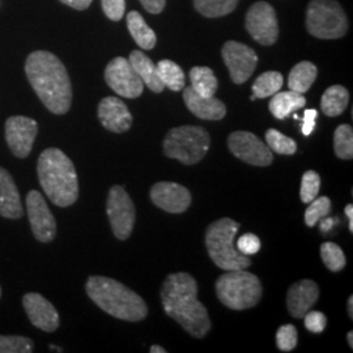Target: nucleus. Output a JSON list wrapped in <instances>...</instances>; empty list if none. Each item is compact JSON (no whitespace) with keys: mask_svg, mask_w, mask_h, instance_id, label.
Masks as SVG:
<instances>
[{"mask_svg":"<svg viewBox=\"0 0 353 353\" xmlns=\"http://www.w3.org/2000/svg\"><path fill=\"white\" fill-rule=\"evenodd\" d=\"M161 301L166 316L173 318L191 336L202 339L212 327L205 306L198 300V283L190 274L176 272L165 279Z\"/></svg>","mask_w":353,"mask_h":353,"instance_id":"obj_1","label":"nucleus"},{"mask_svg":"<svg viewBox=\"0 0 353 353\" xmlns=\"http://www.w3.org/2000/svg\"><path fill=\"white\" fill-rule=\"evenodd\" d=\"M26 74L39 100L57 115L65 114L72 103V85L62 61L49 51H34L26 62Z\"/></svg>","mask_w":353,"mask_h":353,"instance_id":"obj_2","label":"nucleus"},{"mask_svg":"<svg viewBox=\"0 0 353 353\" xmlns=\"http://www.w3.org/2000/svg\"><path fill=\"white\" fill-rule=\"evenodd\" d=\"M39 183L51 202L58 207H70L79 198V181L74 163L63 151L48 148L38 159Z\"/></svg>","mask_w":353,"mask_h":353,"instance_id":"obj_3","label":"nucleus"},{"mask_svg":"<svg viewBox=\"0 0 353 353\" xmlns=\"http://www.w3.org/2000/svg\"><path fill=\"white\" fill-rule=\"evenodd\" d=\"M85 290L105 313L128 322H140L148 314L145 301L122 283L105 276H90Z\"/></svg>","mask_w":353,"mask_h":353,"instance_id":"obj_4","label":"nucleus"},{"mask_svg":"<svg viewBox=\"0 0 353 353\" xmlns=\"http://www.w3.org/2000/svg\"><path fill=\"white\" fill-rule=\"evenodd\" d=\"M240 224L232 219L223 217L212 223L205 233V246L214 265L224 271L246 270L252 265V259L236 248L234 239Z\"/></svg>","mask_w":353,"mask_h":353,"instance_id":"obj_5","label":"nucleus"},{"mask_svg":"<svg viewBox=\"0 0 353 353\" xmlns=\"http://www.w3.org/2000/svg\"><path fill=\"white\" fill-rule=\"evenodd\" d=\"M216 294L229 309L246 310L261 301L263 288L256 275L246 270H234L217 279Z\"/></svg>","mask_w":353,"mask_h":353,"instance_id":"obj_6","label":"nucleus"},{"mask_svg":"<svg viewBox=\"0 0 353 353\" xmlns=\"http://www.w3.org/2000/svg\"><path fill=\"white\" fill-rule=\"evenodd\" d=\"M211 147L210 134L199 126H181L172 128L165 137L166 157L185 165L201 163Z\"/></svg>","mask_w":353,"mask_h":353,"instance_id":"obj_7","label":"nucleus"},{"mask_svg":"<svg viewBox=\"0 0 353 353\" xmlns=\"http://www.w3.org/2000/svg\"><path fill=\"white\" fill-rule=\"evenodd\" d=\"M307 32L321 39H336L345 36L348 20L336 0H312L306 12Z\"/></svg>","mask_w":353,"mask_h":353,"instance_id":"obj_8","label":"nucleus"},{"mask_svg":"<svg viewBox=\"0 0 353 353\" xmlns=\"http://www.w3.org/2000/svg\"><path fill=\"white\" fill-rule=\"evenodd\" d=\"M106 212L114 236L118 240H127L135 225L137 210L132 199L122 186H113L109 191Z\"/></svg>","mask_w":353,"mask_h":353,"instance_id":"obj_9","label":"nucleus"},{"mask_svg":"<svg viewBox=\"0 0 353 353\" xmlns=\"http://www.w3.org/2000/svg\"><path fill=\"white\" fill-rule=\"evenodd\" d=\"M246 29L258 43L271 46L279 37V26L274 7L267 1L254 3L246 13Z\"/></svg>","mask_w":353,"mask_h":353,"instance_id":"obj_10","label":"nucleus"},{"mask_svg":"<svg viewBox=\"0 0 353 353\" xmlns=\"http://www.w3.org/2000/svg\"><path fill=\"white\" fill-rule=\"evenodd\" d=\"M105 81L114 92L126 99H137L143 94L144 83L126 58L117 57L105 68Z\"/></svg>","mask_w":353,"mask_h":353,"instance_id":"obj_11","label":"nucleus"},{"mask_svg":"<svg viewBox=\"0 0 353 353\" xmlns=\"http://www.w3.org/2000/svg\"><path fill=\"white\" fill-rule=\"evenodd\" d=\"M228 147L237 159L254 166H270L274 161L272 151L256 135L248 131H236L229 135Z\"/></svg>","mask_w":353,"mask_h":353,"instance_id":"obj_12","label":"nucleus"},{"mask_svg":"<svg viewBox=\"0 0 353 353\" xmlns=\"http://www.w3.org/2000/svg\"><path fill=\"white\" fill-rule=\"evenodd\" d=\"M223 59L227 64L230 79L234 84H243L254 74L258 57L255 51L248 45H243L237 41H228L221 50Z\"/></svg>","mask_w":353,"mask_h":353,"instance_id":"obj_13","label":"nucleus"},{"mask_svg":"<svg viewBox=\"0 0 353 353\" xmlns=\"http://www.w3.org/2000/svg\"><path fill=\"white\" fill-rule=\"evenodd\" d=\"M26 211L34 237L42 243H49L57 236L55 217L51 214L48 203L37 190L26 195Z\"/></svg>","mask_w":353,"mask_h":353,"instance_id":"obj_14","label":"nucleus"},{"mask_svg":"<svg viewBox=\"0 0 353 353\" xmlns=\"http://www.w3.org/2000/svg\"><path fill=\"white\" fill-rule=\"evenodd\" d=\"M38 123L24 115L10 117L6 122V140L13 154L26 159L37 138Z\"/></svg>","mask_w":353,"mask_h":353,"instance_id":"obj_15","label":"nucleus"},{"mask_svg":"<svg viewBox=\"0 0 353 353\" xmlns=\"http://www.w3.org/2000/svg\"><path fill=\"white\" fill-rule=\"evenodd\" d=\"M150 195L154 205L169 214H183L191 204L189 190L174 182L154 183Z\"/></svg>","mask_w":353,"mask_h":353,"instance_id":"obj_16","label":"nucleus"},{"mask_svg":"<svg viewBox=\"0 0 353 353\" xmlns=\"http://www.w3.org/2000/svg\"><path fill=\"white\" fill-rule=\"evenodd\" d=\"M26 316L34 327L54 332L59 327V314L55 306L39 293H26L23 297Z\"/></svg>","mask_w":353,"mask_h":353,"instance_id":"obj_17","label":"nucleus"},{"mask_svg":"<svg viewBox=\"0 0 353 353\" xmlns=\"http://www.w3.org/2000/svg\"><path fill=\"white\" fill-rule=\"evenodd\" d=\"M99 119L106 130L122 134L132 126V115L126 103L118 97H105L99 105Z\"/></svg>","mask_w":353,"mask_h":353,"instance_id":"obj_18","label":"nucleus"},{"mask_svg":"<svg viewBox=\"0 0 353 353\" xmlns=\"http://www.w3.org/2000/svg\"><path fill=\"white\" fill-rule=\"evenodd\" d=\"M319 299V288L316 281L305 279L290 285L287 294V306L290 316L303 318Z\"/></svg>","mask_w":353,"mask_h":353,"instance_id":"obj_19","label":"nucleus"},{"mask_svg":"<svg viewBox=\"0 0 353 353\" xmlns=\"http://www.w3.org/2000/svg\"><path fill=\"white\" fill-rule=\"evenodd\" d=\"M183 101L191 113L204 121H220L227 114V108L223 102L214 96L204 97L191 87L183 90Z\"/></svg>","mask_w":353,"mask_h":353,"instance_id":"obj_20","label":"nucleus"},{"mask_svg":"<svg viewBox=\"0 0 353 353\" xmlns=\"http://www.w3.org/2000/svg\"><path fill=\"white\" fill-rule=\"evenodd\" d=\"M23 204L19 189L12 176L4 168H0V216L17 220L23 217Z\"/></svg>","mask_w":353,"mask_h":353,"instance_id":"obj_21","label":"nucleus"},{"mask_svg":"<svg viewBox=\"0 0 353 353\" xmlns=\"http://www.w3.org/2000/svg\"><path fill=\"white\" fill-rule=\"evenodd\" d=\"M128 62L139 75L144 85H147L154 93H161L164 90V84L160 80L157 72V65L152 62L151 59L139 50H134L130 54Z\"/></svg>","mask_w":353,"mask_h":353,"instance_id":"obj_22","label":"nucleus"},{"mask_svg":"<svg viewBox=\"0 0 353 353\" xmlns=\"http://www.w3.org/2000/svg\"><path fill=\"white\" fill-rule=\"evenodd\" d=\"M305 105H306V99L301 93H297L293 90H288V92L279 90L270 101V112L278 119H285L296 110L303 109Z\"/></svg>","mask_w":353,"mask_h":353,"instance_id":"obj_23","label":"nucleus"},{"mask_svg":"<svg viewBox=\"0 0 353 353\" xmlns=\"http://www.w3.org/2000/svg\"><path fill=\"white\" fill-rule=\"evenodd\" d=\"M127 28L135 42L144 50H152L156 45V34L150 26H147L143 16L137 11H131L127 14Z\"/></svg>","mask_w":353,"mask_h":353,"instance_id":"obj_24","label":"nucleus"},{"mask_svg":"<svg viewBox=\"0 0 353 353\" xmlns=\"http://www.w3.org/2000/svg\"><path fill=\"white\" fill-rule=\"evenodd\" d=\"M316 75H318V70L314 64L307 61L300 62L296 64L290 71L288 87L290 90L303 94L313 85V83L316 81Z\"/></svg>","mask_w":353,"mask_h":353,"instance_id":"obj_25","label":"nucleus"},{"mask_svg":"<svg viewBox=\"0 0 353 353\" xmlns=\"http://www.w3.org/2000/svg\"><path fill=\"white\" fill-rule=\"evenodd\" d=\"M350 102L348 90L341 85H332L326 89L321 100V109L327 117H338L344 113Z\"/></svg>","mask_w":353,"mask_h":353,"instance_id":"obj_26","label":"nucleus"},{"mask_svg":"<svg viewBox=\"0 0 353 353\" xmlns=\"http://www.w3.org/2000/svg\"><path fill=\"white\" fill-rule=\"evenodd\" d=\"M191 88L204 97H212L219 87V81L210 67H194L190 71Z\"/></svg>","mask_w":353,"mask_h":353,"instance_id":"obj_27","label":"nucleus"},{"mask_svg":"<svg viewBox=\"0 0 353 353\" xmlns=\"http://www.w3.org/2000/svg\"><path fill=\"white\" fill-rule=\"evenodd\" d=\"M157 72L165 88L173 92H179L185 88V74L183 70L173 61L164 59L157 64Z\"/></svg>","mask_w":353,"mask_h":353,"instance_id":"obj_28","label":"nucleus"},{"mask_svg":"<svg viewBox=\"0 0 353 353\" xmlns=\"http://www.w3.org/2000/svg\"><path fill=\"white\" fill-rule=\"evenodd\" d=\"M284 79L278 71H267L256 77L252 84V93L255 99H267L278 93L283 87Z\"/></svg>","mask_w":353,"mask_h":353,"instance_id":"obj_29","label":"nucleus"},{"mask_svg":"<svg viewBox=\"0 0 353 353\" xmlns=\"http://www.w3.org/2000/svg\"><path fill=\"white\" fill-rule=\"evenodd\" d=\"M240 0H194V7L205 17H221L233 12Z\"/></svg>","mask_w":353,"mask_h":353,"instance_id":"obj_30","label":"nucleus"},{"mask_svg":"<svg viewBox=\"0 0 353 353\" xmlns=\"http://www.w3.org/2000/svg\"><path fill=\"white\" fill-rule=\"evenodd\" d=\"M334 151L341 160H352L353 131L348 125H341L334 132Z\"/></svg>","mask_w":353,"mask_h":353,"instance_id":"obj_31","label":"nucleus"},{"mask_svg":"<svg viewBox=\"0 0 353 353\" xmlns=\"http://www.w3.org/2000/svg\"><path fill=\"white\" fill-rule=\"evenodd\" d=\"M265 141H267L268 148L279 154L290 156V154H294L297 151V143L290 137H285L284 134H281L275 128H270L265 132Z\"/></svg>","mask_w":353,"mask_h":353,"instance_id":"obj_32","label":"nucleus"},{"mask_svg":"<svg viewBox=\"0 0 353 353\" xmlns=\"http://www.w3.org/2000/svg\"><path fill=\"white\" fill-rule=\"evenodd\" d=\"M321 256L325 265L332 272H339L347 265L341 246L334 242H325L321 245Z\"/></svg>","mask_w":353,"mask_h":353,"instance_id":"obj_33","label":"nucleus"},{"mask_svg":"<svg viewBox=\"0 0 353 353\" xmlns=\"http://www.w3.org/2000/svg\"><path fill=\"white\" fill-rule=\"evenodd\" d=\"M33 341L20 335H0V353L33 352Z\"/></svg>","mask_w":353,"mask_h":353,"instance_id":"obj_34","label":"nucleus"},{"mask_svg":"<svg viewBox=\"0 0 353 353\" xmlns=\"http://www.w3.org/2000/svg\"><path fill=\"white\" fill-rule=\"evenodd\" d=\"M331 211V201L327 196H319L310 202L305 211V223L307 227H316V223L326 217Z\"/></svg>","mask_w":353,"mask_h":353,"instance_id":"obj_35","label":"nucleus"},{"mask_svg":"<svg viewBox=\"0 0 353 353\" xmlns=\"http://www.w3.org/2000/svg\"><path fill=\"white\" fill-rule=\"evenodd\" d=\"M321 189V176L314 170H307L301 179L300 196L305 204L314 201Z\"/></svg>","mask_w":353,"mask_h":353,"instance_id":"obj_36","label":"nucleus"},{"mask_svg":"<svg viewBox=\"0 0 353 353\" xmlns=\"http://www.w3.org/2000/svg\"><path fill=\"white\" fill-rule=\"evenodd\" d=\"M299 334L297 328L293 325H284L279 328L276 332V344L278 348L283 352H290L296 348L297 341H299Z\"/></svg>","mask_w":353,"mask_h":353,"instance_id":"obj_37","label":"nucleus"},{"mask_svg":"<svg viewBox=\"0 0 353 353\" xmlns=\"http://www.w3.org/2000/svg\"><path fill=\"white\" fill-rule=\"evenodd\" d=\"M236 248L243 255L249 256V255H254V254L259 252L261 248H262V243H261V240H259L258 236H255L252 233H246L239 239L237 243H236Z\"/></svg>","mask_w":353,"mask_h":353,"instance_id":"obj_38","label":"nucleus"},{"mask_svg":"<svg viewBox=\"0 0 353 353\" xmlns=\"http://www.w3.org/2000/svg\"><path fill=\"white\" fill-rule=\"evenodd\" d=\"M305 327L307 328L310 332L314 334H321L325 331L326 325H327V318L322 312H307L305 316Z\"/></svg>","mask_w":353,"mask_h":353,"instance_id":"obj_39","label":"nucleus"},{"mask_svg":"<svg viewBox=\"0 0 353 353\" xmlns=\"http://www.w3.org/2000/svg\"><path fill=\"white\" fill-rule=\"evenodd\" d=\"M103 13L113 21H119L126 10V0H101Z\"/></svg>","mask_w":353,"mask_h":353,"instance_id":"obj_40","label":"nucleus"},{"mask_svg":"<svg viewBox=\"0 0 353 353\" xmlns=\"http://www.w3.org/2000/svg\"><path fill=\"white\" fill-rule=\"evenodd\" d=\"M316 118H318V112L316 109L305 110L303 118V134L305 137H309L314 131Z\"/></svg>","mask_w":353,"mask_h":353,"instance_id":"obj_41","label":"nucleus"},{"mask_svg":"<svg viewBox=\"0 0 353 353\" xmlns=\"http://www.w3.org/2000/svg\"><path fill=\"white\" fill-rule=\"evenodd\" d=\"M140 3L148 12L157 14L164 11L166 0H140Z\"/></svg>","mask_w":353,"mask_h":353,"instance_id":"obj_42","label":"nucleus"},{"mask_svg":"<svg viewBox=\"0 0 353 353\" xmlns=\"http://www.w3.org/2000/svg\"><path fill=\"white\" fill-rule=\"evenodd\" d=\"M63 4L71 7V8H75L79 11H83V10H87L89 6L92 4L93 0H61Z\"/></svg>","mask_w":353,"mask_h":353,"instance_id":"obj_43","label":"nucleus"},{"mask_svg":"<svg viewBox=\"0 0 353 353\" xmlns=\"http://www.w3.org/2000/svg\"><path fill=\"white\" fill-rule=\"evenodd\" d=\"M322 220V219H321ZM336 219H325V220H322V223H321V230L323 232V233H326V232H328L331 228H332V225L335 224L334 221H335Z\"/></svg>","mask_w":353,"mask_h":353,"instance_id":"obj_44","label":"nucleus"},{"mask_svg":"<svg viewBox=\"0 0 353 353\" xmlns=\"http://www.w3.org/2000/svg\"><path fill=\"white\" fill-rule=\"evenodd\" d=\"M344 212H345V216L348 217V220H350V230L353 232V205L352 204H348L347 207H345V210H344Z\"/></svg>","mask_w":353,"mask_h":353,"instance_id":"obj_45","label":"nucleus"},{"mask_svg":"<svg viewBox=\"0 0 353 353\" xmlns=\"http://www.w3.org/2000/svg\"><path fill=\"white\" fill-rule=\"evenodd\" d=\"M150 352L151 353H166V350H164L163 347H160V345H152L151 350H150Z\"/></svg>","mask_w":353,"mask_h":353,"instance_id":"obj_46","label":"nucleus"},{"mask_svg":"<svg viewBox=\"0 0 353 353\" xmlns=\"http://www.w3.org/2000/svg\"><path fill=\"white\" fill-rule=\"evenodd\" d=\"M348 316L351 319H353V297L351 296L348 299Z\"/></svg>","mask_w":353,"mask_h":353,"instance_id":"obj_47","label":"nucleus"},{"mask_svg":"<svg viewBox=\"0 0 353 353\" xmlns=\"http://www.w3.org/2000/svg\"><path fill=\"white\" fill-rule=\"evenodd\" d=\"M347 341H348V344H350V347L353 348V332L352 331H350L348 332V335H347Z\"/></svg>","mask_w":353,"mask_h":353,"instance_id":"obj_48","label":"nucleus"},{"mask_svg":"<svg viewBox=\"0 0 353 353\" xmlns=\"http://www.w3.org/2000/svg\"><path fill=\"white\" fill-rule=\"evenodd\" d=\"M50 350L51 351H57V352H63V350H61L59 347H55V345H52V344L50 345Z\"/></svg>","mask_w":353,"mask_h":353,"instance_id":"obj_49","label":"nucleus"},{"mask_svg":"<svg viewBox=\"0 0 353 353\" xmlns=\"http://www.w3.org/2000/svg\"><path fill=\"white\" fill-rule=\"evenodd\" d=\"M0 296H1V288H0Z\"/></svg>","mask_w":353,"mask_h":353,"instance_id":"obj_50","label":"nucleus"}]
</instances>
